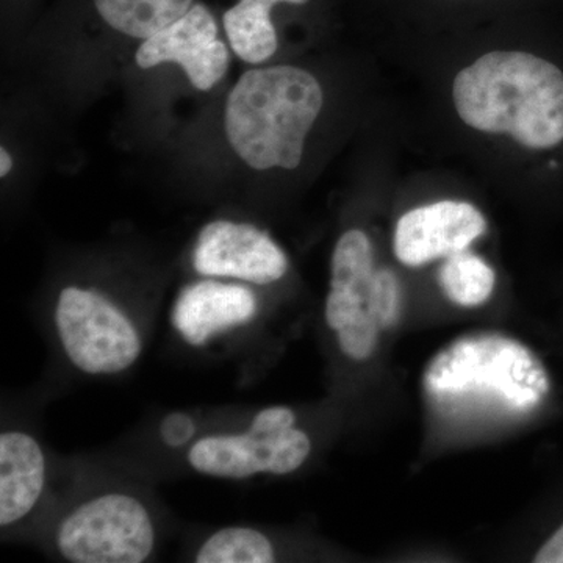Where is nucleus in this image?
I'll return each instance as SVG.
<instances>
[{
  "label": "nucleus",
  "mask_w": 563,
  "mask_h": 563,
  "mask_svg": "<svg viewBox=\"0 0 563 563\" xmlns=\"http://www.w3.org/2000/svg\"><path fill=\"white\" fill-rule=\"evenodd\" d=\"M459 117L485 133H506L532 151L563 144V69L528 52H490L457 74Z\"/></svg>",
  "instance_id": "nucleus-1"
},
{
  "label": "nucleus",
  "mask_w": 563,
  "mask_h": 563,
  "mask_svg": "<svg viewBox=\"0 0 563 563\" xmlns=\"http://www.w3.org/2000/svg\"><path fill=\"white\" fill-rule=\"evenodd\" d=\"M422 387L442 413L517 417L548 398L551 379L531 347L484 332L461 336L437 352L422 374Z\"/></svg>",
  "instance_id": "nucleus-2"
},
{
  "label": "nucleus",
  "mask_w": 563,
  "mask_h": 563,
  "mask_svg": "<svg viewBox=\"0 0 563 563\" xmlns=\"http://www.w3.org/2000/svg\"><path fill=\"white\" fill-rule=\"evenodd\" d=\"M322 109L321 85L296 66L246 70L229 92L225 135L235 154L257 172L296 169Z\"/></svg>",
  "instance_id": "nucleus-3"
},
{
  "label": "nucleus",
  "mask_w": 563,
  "mask_h": 563,
  "mask_svg": "<svg viewBox=\"0 0 563 563\" xmlns=\"http://www.w3.org/2000/svg\"><path fill=\"white\" fill-rule=\"evenodd\" d=\"M55 547L73 563H141L154 551V521L136 496L102 493L63 518Z\"/></svg>",
  "instance_id": "nucleus-4"
},
{
  "label": "nucleus",
  "mask_w": 563,
  "mask_h": 563,
  "mask_svg": "<svg viewBox=\"0 0 563 563\" xmlns=\"http://www.w3.org/2000/svg\"><path fill=\"white\" fill-rule=\"evenodd\" d=\"M55 328L66 357L80 372L118 374L139 361V331L98 291L63 288L55 307Z\"/></svg>",
  "instance_id": "nucleus-5"
},
{
  "label": "nucleus",
  "mask_w": 563,
  "mask_h": 563,
  "mask_svg": "<svg viewBox=\"0 0 563 563\" xmlns=\"http://www.w3.org/2000/svg\"><path fill=\"white\" fill-rule=\"evenodd\" d=\"M312 451L301 429L266 431L251 422L239 435H209L190 448L188 462L195 472L222 479H247L258 473L290 474L301 468Z\"/></svg>",
  "instance_id": "nucleus-6"
},
{
  "label": "nucleus",
  "mask_w": 563,
  "mask_h": 563,
  "mask_svg": "<svg viewBox=\"0 0 563 563\" xmlns=\"http://www.w3.org/2000/svg\"><path fill=\"white\" fill-rule=\"evenodd\" d=\"M135 58L143 69L176 63L192 87L209 91L228 73L231 54L220 38L213 11L206 3L196 2L180 20L141 41Z\"/></svg>",
  "instance_id": "nucleus-7"
},
{
  "label": "nucleus",
  "mask_w": 563,
  "mask_h": 563,
  "mask_svg": "<svg viewBox=\"0 0 563 563\" xmlns=\"http://www.w3.org/2000/svg\"><path fill=\"white\" fill-rule=\"evenodd\" d=\"M192 266L202 276L268 285L285 276L288 261L268 233L244 222L220 220L199 233Z\"/></svg>",
  "instance_id": "nucleus-8"
},
{
  "label": "nucleus",
  "mask_w": 563,
  "mask_h": 563,
  "mask_svg": "<svg viewBox=\"0 0 563 563\" xmlns=\"http://www.w3.org/2000/svg\"><path fill=\"white\" fill-rule=\"evenodd\" d=\"M485 229L484 214L472 203L435 202L404 214L396 224L393 251L399 262L415 268L466 251Z\"/></svg>",
  "instance_id": "nucleus-9"
},
{
  "label": "nucleus",
  "mask_w": 563,
  "mask_h": 563,
  "mask_svg": "<svg viewBox=\"0 0 563 563\" xmlns=\"http://www.w3.org/2000/svg\"><path fill=\"white\" fill-rule=\"evenodd\" d=\"M257 307L254 291L244 285L201 280L179 292L172 322L185 342L203 346L213 336L254 320Z\"/></svg>",
  "instance_id": "nucleus-10"
},
{
  "label": "nucleus",
  "mask_w": 563,
  "mask_h": 563,
  "mask_svg": "<svg viewBox=\"0 0 563 563\" xmlns=\"http://www.w3.org/2000/svg\"><path fill=\"white\" fill-rule=\"evenodd\" d=\"M331 291L325 301V321L336 333L376 320L372 310L373 244L358 229L344 232L332 255ZM377 321V320H376Z\"/></svg>",
  "instance_id": "nucleus-11"
},
{
  "label": "nucleus",
  "mask_w": 563,
  "mask_h": 563,
  "mask_svg": "<svg viewBox=\"0 0 563 563\" xmlns=\"http://www.w3.org/2000/svg\"><path fill=\"white\" fill-rule=\"evenodd\" d=\"M46 487V455L35 437L0 435V526L10 528L32 514Z\"/></svg>",
  "instance_id": "nucleus-12"
},
{
  "label": "nucleus",
  "mask_w": 563,
  "mask_h": 563,
  "mask_svg": "<svg viewBox=\"0 0 563 563\" xmlns=\"http://www.w3.org/2000/svg\"><path fill=\"white\" fill-rule=\"evenodd\" d=\"M310 0H235L222 13V29L232 51L251 65L272 58L277 51L273 11L279 5L301 7Z\"/></svg>",
  "instance_id": "nucleus-13"
},
{
  "label": "nucleus",
  "mask_w": 563,
  "mask_h": 563,
  "mask_svg": "<svg viewBox=\"0 0 563 563\" xmlns=\"http://www.w3.org/2000/svg\"><path fill=\"white\" fill-rule=\"evenodd\" d=\"M198 0H85L91 18L132 40H147L180 20Z\"/></svg>",
  "instance_id": "nucleus-14"
},
{
  "label": "nucleus",
  "mask_w": 563,
  "mask_h": 563,
  "mask_svg": "<svg viewBox=\"0 0 563 563\" xmlns=\"http://www.w3.org/2000/svg\"><path fill=\"white\" fill-rule=\"evenodd\" d=\"M439 280L450 301L461 307H477L490 298L496 276L483 258L462 251L446 258Z\"/></svg>",
  "instance_id": "nucleus-15"
},
{
  "label": "nucleus",
  "mask_w": 563,
  "mask_h": 563,
  "mask_svg": "<svg viewBox=\"0 0 563 563\" xmlns=\"http://www.w3.org/2000/svg\"><path fill=\"white\" fill-rule=\"evenodd\" d=\"M276 551L257 529L231 526L211 533L195 555L196 563H269Z\"/></svg>",
  "instance_id": "nucleus-16"
},
{
  "label": "nucleus",
  "mask_w": 563,
  "mask_h": 563,
  "mask_svg": "<svg viewBox=\"0 0 563 563\" xmlns=\"http://www.w3.org/2000/svg\"><path fill=\"white\" fill-rule=\"evenodd\" d=\"M401 285L390 269H377L374 276L372 310L380 329H390L401 317Z\"/></svg>",
  "instance_id": "nucleus-17"
},
{
  "label": "nucleus",
  "mask_w": 563,
  "mask_h": 563,
  "mask_svg": "<svg viewBox=\"0 0 563 563\" xmlns=\"http://www.w3.org/2000/svg\"><path fill=\"white\" fill-rule=\"evenodd\" d=\"M196 433V424L188 415L174 412L165 417L161 424V437L166 446L180 448L190 442Z\"/></svg>",
  "instance_id": "nucleus-18"
},
{
  "label": "nucleus",
  "mask_w": 563,
  "mask_h": 563,
  "mask_svg": "<svg viewBox=\"0 0 563 563\" xmlns=\"http://www.w3.org/2000/svg\"><path fill=\"white\" fill-rule=\"evenodd\" d=\"M536 563H563V525L533 558Z\"/></svg>",
  "instance_id": "nucleus-19"
},
{
  "label": "nucleus",
  "mask_w": 563,
  "mask_h": 563,
  "mask_svg": "<svg viewBox=\"0 0 563 563\" xmlns=\"http://www.w3.org/2000/svg\"><path fill=\"white\" fill-rule=\"evenodd\" d=\"M13 169V158H11L10 152L2 147L0 150V176L5 177Z\"/></svg>",
  "instance_id": "nucleus-20"
}]
</instances>
